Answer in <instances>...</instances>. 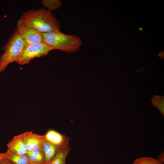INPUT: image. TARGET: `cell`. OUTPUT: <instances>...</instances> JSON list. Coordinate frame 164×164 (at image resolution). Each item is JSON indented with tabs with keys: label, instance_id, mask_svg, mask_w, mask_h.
I'll list each match as a JSON object with an SVG mask.
<instances>
[{
	"label": "cell",
	"instance_id": "3957f363",
	"mask_svg": "<svg viewBox=\"0 0 164 164\" xmlns=\"http://www.w3.org/2000/svg\"><path fill=\"white\" fill-rule=\"evenodd\" d=\"M27 45L25 41L15 31L3 48L4 53L1 56L0 73L9 64L16 62Z\"/></svg>",
	"mask_w": 164,
	"mask_h": 164
},
{
	"label": "cell",
	"instance_id": "52a82bcc",
	"mask_svg": "<svg viewBox=\"0 0 164 164\" xmlns=\"http://www.w3.org/2000/svg\"><path fill=\"white\" fill-rule=\"evenodd\" d=\"M46 141L60 147L69 146V138L52 129L48 130L43 135Z\"/></svg>",
	"mask_w": 164,
	"mask_h": 164
},
{
	"label": "cell",
	"instance_id": "7a4b0ae2",
	"mask_svg": "<svg viewBox=\"0 0 164 164\" xmlns=\"http://www.w3.org/2000/svg\"><path fill=\"white\" fill-rule=\"evenodd\" d=\"M41 34L45 42L55 50L73 53L78 51L83 44L82 39L76 34L68 35L60 31Z\"/></svg>",
	"mask_w": 164,
	"mask_h": 164
},
{
	"label": "cell",
	"instance_id": "ac0fdd59",
	"mask_svg": "<svg viewBox=\"0 0 164 164\" xmlns=\"http://www.w3.org/2000/svg\"><path fill=\"white\" fill-rule=\"evenodd\" d=\"M164 51L160 52L158 54L159 56L161 58H164Z\"/></svg>",
	"mask_w": 164,
	"mask_h": 164
},
{
	"label": "cell",
	"instance_id": "4fadbf2b",
	"mask_svg": "<svg viewBox=\"0 0 164 164\" xmlns=\"http://www.w3.org/2000/svg\"><path fill=\"white\" fill-rule=\"evenodd\" d=\"M42 2L43 5L51 12L59 9L62 4L60 0H43Z\"/></svg>",
	"mask_w": 164,
	"mask_h": 164
},
{
	"label": "cell",
	"instance_id": "5b68a950",
	"mask_svg": "<svg viewBox=\"0 0 164 164\" xmlns=\"http://www.w3.org/2000/svg\"><path fill=\"white\" fill-rule=\"evenodd\" d=\"M16 31L27 45L45 42L41 33L24 23L20 19L17 22Z\"/></svg>",
	"mask_w": 164,
	"mask_h": 164
},
{
	"label": "cell",
	"instance_id": "7402d4cb",
	"mask_svg": "<svg viewBox=\"0 0 164 164\" xmlns=\"http://www.w3.org/2000/svg\"><path fill=\"white\" fill-rule=\"evenodd\" d=\"M26 164H31V163L29 162V163H27Z\"/></svg>",
	"mask_w": 164,
	"mask_h": 164
},
{
	"label": "cell",
	"instance_id": "ffe728a7",
	"mask_svg": "<svg viewBox=\"0 0 164 164\" xmlns=\"http://www.w3.org/2000/svg\"><path fill=\"white\" fill-rule=\"evenodd\" d=\"M139 30L140 31H143V28H142L140 27V28H139Z\"/></svg>",
	"mask_w": 164,
	"mask_h": 164
},
{
	"label": "cell",
	"instance_id": "9c48e42d",
	"mask_svg": "<svg viewBox=\"0 0 164 164\" xmlns=\"http://www.w3.org/2000/svg\"><path fill=\"white\" fill-rule=\"evenodd\" d=\"M26 155L29 163L32 164H46L42 148H38L31 151H27Z\"/></svg>",
	"mask_w": 164,
	"mask_h": 164
},
{
	"label": "cell",
	"instance_id": "7c38bea8",
	"mask_svg": "<svg viewBox=\"0 0 164 164\" xmlns=\"http://www.w3.org/2000/svg\"><path fill=\"white\" fill-rule=\"evenodd\" d=\"M70 151L69 146L61 147L46 164H66V159Z\"/></svg>",
	"mask_w": 164,
	"mask_h": 164
},
{
	"label": "cell",
	"instance_id": "e0dca14e",
	"mask_svg": "<svg viewBox=\"0 0 164 164\" xmlns=\"http://www.w3.org/2000/svg\"><path fill=\"white\" fill-rule=\"evenodd\" d=\"M0 164H13L9 161L4 159L2 160L0 162Z\"/></svg>",
	"mask_w": 164,
	"mask_h": 164
},
{
	"label": "cell",
	"instance_id": "30bf717a",
	"mask_svg": "<svg viewBox=\"0 0 164 164\" xmlns=\"http://www.w3.org/2000/svg\"><path fill=\"white\" fill-rule=\"evenodd\" d=\"M3 154L4 159L13 164H26L29 162L26 154L19 155L13 153L8 149Z\"/></svg>",
	"mask_w": 164,
	"mask_h": 164
},
{
	"label": "cell",
	"instance_id": "6da1fadb",
	"mask_svg": "<svg viewBox=\"0 0 164 164\" xmlns=\"http://www.w3.org/2000/svg\"><path fill=\"white\" fill-rule=\"evenodd\" d=\"M20 19L41 33L60 31V22L51 12L44 8L26 11Z\"/></svg>",
	"mask_w": 164,
	"mask_h": 164
},
{
	"label": "cell",
	"instance_id": "9a60e30c",
	"mask_svg": "<svg viewBox=\"0 0 164 164\" xmlns=\"http://www.w3.org/2000/svg\"><path fill=\"white\" fill-rule=\"evenodd\" d=\"M133 164H163L157 159L150 157H144L135 160Z\"/></svg>",
	"mask_w": 164,
	"mask_h": 164
},
{
	"label": "cell",
	"instance_id": "2e32d148",
	"mask_svg": "<svg viewBox=\"0 0 164 164\" xmlns=\"http://www.w3.org/2000/svg\"><path fill=\"white\" fill-rule=\"evenodd\" d=\"M157 160L163 163L164 162V155L163 152L161 153L158 155Z\"/></svg>",
	"mask_w": 164,
	"mask_h": 164
},
{
	"label": "cell",
	"instance_id": "277c9868",
	"mask_svg": "<svg viewBox=\"0 0 164 164\" xmlns=\"http://www.w3.org/2000/svg\"><path fill=\"white\" fill-rule=\"evenodd\" d=\"M54 50L53 47L45 42L28 45L16 62L20 65L27 64L32 59L46 56Z\"/></svg>",
	"mask_w": 164,
	"mask_h": 164
},
{
	"label": "cell",
	"instance_id": "44dd1931",
	"mask_svg": "<svg viewBox=\"0 0 164 164\" xmlns=\"http://www.w3.org/2000/svg\"><path fill=\"white\" fill-rule=\"evenodd\" d=\"M1 59H2V57H1V56H0V64H1Z\"/></svg>",
	"mask_w": 164,
	"mask_h": 164
},
{
	"label": "cell",
	"instance_id": "5bb4252c",
	"mask_svg": "<svg viewBox=\"0 0 164 164\" xmlns=\"http://www.w3.org/2000/svg\"><path fill=\"white\" fill-rule=\"evenodd\" d=\"M153 104L160 111L161 113L164 115V96L155 95L151 100Z\"/></svg>",
	"mask_w": 164,
	"mask_h": 164
},
{
	"label": "cell",
	"instance_id": "d6986e66",
	"mask_svg": "<svg viewBox=\"0 0 164 164\" xmlns=\"http://www.w3.org/2000/svg\"><path fill=\"white\" fill-rule=\"evenodd\" d=\"M4 159L3 153H0V162Z\"/></svg>",
	"mask_w": 164,
	"mask_h": 164
},
{
	"label": "cell",
	"instance_id": "8fae6325",
	"mask_svg": "<svg viewBox=\"0 0 164 164\" xmlns=\"http://www.w3.org/2000/svg\"><path fill=\"white\" fill-rule=\"evenodd\" d=\"M61 148L56 146L46 141L45 139L42 148L45 156L46 164L48 163L53 157Z\"/></svg>",
	"mask_w": 164,
	"mask_h": 164
},
{
	"label": "cell",
	"instance_id": "ba28073f",
	"mask_svg": "<svg viewBox=\"0 0 164 164\" xmlns=\"http://www.w3.org/2000/svg\"><path fill=\"white\" fill-rule=\"evenodd\" d=\"M7 146L9 149L19 155H25L27 152L23 140L22 133L14 136L8 142Z\"/></svg>",
	"mask_w": 164,
	"mask_h": 164
},
{
	"label": "cell",
	"instance_id": "8992f818",
	"mask_svg": "<svg viewBox=\"0 0 164 164\" xmlns=\"http://www.w3.org/2000/svg\"><path fill=\"white\" fill-rule=\"evenodd\" d=\"M22 134L23 140L27 151H31L42 148L45 140L44 135H38L32 131H26Z\"/></svg>",
	"mask_w": 164,
	"mask_h": 164
}]
</instances>
